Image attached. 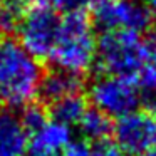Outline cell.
Returning a JSON list of instances; mask_svg holds the SVG:
<instances>
[{
	"label": "cell",
	"mask_w": 156,
	"mask_h": 156,
	"mask_svg": "<svg viewBox=\"0 0 156 156\" xmlns=\"http://www.w3.org/2000/svg\"><path fill=\"white\" fill-rule=\"evenodd\" d=\"M44 76L41 61L30 54L19 39L0 35V98L10 108H19L37 98Z\"/></svg>",
	"instance_id": "1"
},
{
	"label": "cell",
	"mask_w": 156,
	"mask_h": 156,
	"mask_svg": "<svg viewBox=\"0 0 156 156\" xmlns=\"http://www.w3.org/2000/svg\"><path fill=\"white\" fill-rule=\"evenodd\" d=\"M96 44L92 20L86 12H71L61 15V25L49 62L55 69L84 76L96 64Z\"/></svg>",
	"instance_id": "2"
},
{
	"label": "cell",
	"mask_w": 156,
	"mask_h": 156,
	"mask_svg": "<svg viewBox=\"0 0 156 156\" xmlns=\"http://www.w3.org/2000/svg\"><path fill=\"white\" fill-rule=\"evenodd\" d=\"M151 54V42L141 34L106 30L98 37L96 64L101 74L134 81L139 69Z\"/></svg>",
	"instance_id": "3"
},
{
	"label": "cell",
	"mask_w": 156,
	"mask_h": 156,
	"mask_svg": "<svg viewBox=\"0 0 156 156\" xmlns=\"http://www.w3.org/2000/svg\"><path fill=\"white\" fill-rule=\"evenodd\" d=\"M61 15L49 4L30 7L22 14L15 29L19 42L39 61H49L57 41Z\"/></svg>",
	"instance_id": "4"
},
{
	"label": "cell",
	"mask_w": 156,
	"mask_h": 156,
	"mask_svg": "<svg viewBox=\"0 0 156 156\" xmlns=\"http://www.w3.org/2000/svg\"><path fill=\"white\" fill-rule=\"evenodd\" d=\"M89 101L94 109L109 118H122L136 111L141 104V94L134 81L109 74H99L89 84Z\"/></svg>",
	"instance_id": "5"
},
{
	"label": "cell",
	"mask_w": 156,
	"mask_h": 156,
	"mask_svg": "<svg viewBox=\"0 0 156 156\" xmlns=\"http://www.w3.org/2000/svg\"><path fill=\"white\" fill-rule=\"evenodd\" d=\"M94 24L106 30L144 34L154 25V10L144 0H112L94 10Z\"/></svg>",
	"instance_id": "6"
},
{
	"label": "cell",
	"mask_w": 156,
	"mask_h": 156,
	"mask_svg": "<svg viewBox=\"0 0 156 156\" xmlns=\"http://www.w3.org/2000/svg\"><path fill=\"white\" fill-rule=\"evenodd\" d=\"M114 144L126 156H144L156 149V112L136 109L118 119L112 129Z\"/></svg>",
	"instance_id": "7"
},
{
	"label": "cell",
	"mask_w": 156,
	"mask_h": 156,
	"mask_svg": "<svg viewBox=\"0 0 156 156\" xmlns=\"http://www.w3.org/2000/svg\"><path fill=\"white\" fill-rule=\"evenodd\" d=\"M82 87H84L82 76L52 67L47 72L44 71V76L41 79V84H39L37 98L41 99V104L51 106L64 98L81 94Z\"/></svg>",
	"instance_id": "8"
},
{
	"label": "cell",
	"mask_w": 156,
	"mask_h": 156,
	"mask_svg": "<svg viewBox=\"0 0 156 156\" xmlns=\"http://www.w3.org/2000/svg\"><path fill=\"white\" fill-rule=\"evenodd\" d=\"M71 139V128L49 119L47 124L29 136L25 156H62Z\"/></svg>",
	"instance_id": "9"
},
{
	"label": "cell",
	"mask_w": 156,
	"mask_h": 156,
	"mask_svg": "<svg viewBox=\"0 0 156 156\" xmlns=\"http://www.w3.org/2000/svg\"><path fill=\"white\" fill-rule=\"evenodd\" d=\"M29 133L15 108L0 109V156H25Z\"/></svg>",
	"instance_id": "10"
},
{
	"label": "cell",
	"mask_w": 156,
	"mask_h": 156,
	"mask_svg": "<svg viewBox=\"0 0 156 156\" xmlns=\"http://www.w3.org/2000/svg\"><path fill=\"white\" fill-rule=\"evenodd\" d=\"M77 126L82 134V139L94 143V144L108 141V138L112 134V129H114L112 119L94 108H89L86 111V114L82 116Z\"/></svg>",
	"instance_id": "11"
},
{
	"label": "cell",
	"mask_w": 156,
	"mask_h": 156,
	"mask_svg": "<svg viewBox=\"0 0 156 156\" xmlns=\"http://www.w3.org/2000/svg\"><path fill=\"white\" fill-rule=\"evenodd\" d=\"M89 109L87 99L82 94L69 96L61 101L51 104V111H49V118L52 121L64 124L67 128L71 126H77L79 121L82 119V116L86 114V111Z\"/></svg>",
	"instance_id": "12"
},
{
	"label": "cell",
	"mask_w": 156,
	"mask_h": 156,
	"mask_svg": "<svg viewBox=\"0 0 156 156\" xmlns=\"http://www.w3.org/2000/svg\"><path fill=\"white\" fill-rule=\"evenodd\" d=\"M134 82L141 94V104L144 109L156 112V47L151 42V54L139 69Z\"/></svg>",
	"instance_id": "13"
},
{
	"label": "cell",
	"mask_w": 156,
	"mask_h": 156,
	"mask_svg": "<svg viewBox=\"0 0 156 156\" xmlns=\"http://www.w3.org/2000/svg\"><path fill=\"white\" fill-rule=\"evenodd\" d=\"M19 114H20L22 124L27 129L29 136L32 133H35L37 129H41L44 124H47L49 119H51L49 112L44 108V104H41V102H29V104H25L22 108V111Z\"/></svg>",
	"instance_id": "14"
},
{
	"label": "cell",
	"mask_w": 156,
	"mask_h": 156,
	"mask_svg": "<svg viewBox=\"0 0 156 156\" xmlns=\"http://www.w3.org/2000/svg\"><path fill=\"white\" fill-rule=\"evenodd\" d=\"M92 154V146L89 141L79 138V139H71L66 144L62 156H91Z\"/></svg>",
	"instance_id": "15"
},
{
	"label": "cell",
	"mask_w": 156,
	"mask_h": 156,
	"mask_svg": "<svg viewBox=\"0 0 156 156\" xmlns=\"http://www.w3.org/2000/svg\"><path fill=\"white\" fill-rule=\"evenodd\" d=\"M109 2H112V0H82V7H84V10L86 9H98V7H101V5H104V4H109Z\"/></svg>",
	"instance_id": "16"
},
{
	"label": "cell",
	"mask_w": 156,
	"mask_h": 156,
	"mask_svg": "<svg viewBox=\"0 0 156 156\" xmlns=\"http://www.w3.org/2000/svg\"><path fill=\"white\" fill-rule=\"evenodd\" d=\"M144 4L148 5L149 9H153V10L156 12V0H144Z\"/></svg>",
	"instance_id": "17"
},
{
	"label": "cell",
	"mask_w": 156,
	"mask_h": 156,
	"mask_svg": "<svg viewBox=\"0 0 156 156\" xmlns=\"http://www.w3.org/2000/svg\"><path fill=\"white\" fill-rule=\"evenodd\" d=\"M144 156H156V149H153V151H149L148 154H144Z\"/></svg>",
	"instance_id": "18"
},
{
	"label": "cell",
	"mask_w": 156,
	"mask_h": 156,
	"mask_svg": "<svg viewBox=\"0 0 156 156\" xmlns=\"http://www.w3.org/2000/svg\"><path fill=\"white\" fill-rule=\"evenodd\" d=\"M151 42H153V44H154V47H156V35H154V39H153Z\"/></svg>",
	"instance_id": "19"
},
{
	"label": "cell",
	"mask_w": 156,
	"mask_h": 156,
	"mask_svg": "<svg viewBox=\"0 0 156 156\" xmlns=\"http://www.w3.org/2000/svg\"><path fill=\"white\" fill-rule=\"evenodd\" d=\"M0 109H2V98H0Z\"/></svg>",
	"instance_id": "20"
}]
</instances>
